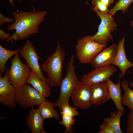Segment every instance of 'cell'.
Segmentation results:
<instances>
[{"mask_svg":"<svg viewBox=\"0 0 133 133\" xmlns=\"http://www.w3.org/2000/svg\"><path fill=\"white\" fill-rule=\"evenodd\" d=\"M47 14L46 11H37L35 10L29 12L22 11L12 13L15 22L9 25V31L15 32L7 40V41L22 40L29 38L33 34L39 33V27L43 21Z\"/></svg>","mask_w":133,"mask_h":133,"instance_id":"1","label":"cell"},{"mask_svg":"<svg viewBox=\"0 0 133 133\" xmlns=\"http://www.w3.org/2000/svg\"><path fill=\"white\" fill-rule=\"evenodd\" d=\"M65 55L66 52L58 41L55 52L49 55L41 65V70L47 74V83L51 87L60 86Z\"/></svg>","mask_w":133,"mask_h":133,"instance_id":"2","label":"cell"},{"mask_svg":"<svg viewBox=\"0 0 133 133\" xmlns=\"http://www.w3.org/2000/svg\"><path fill=\"white\" fill-rule=\"evenodd\" d=\"M74 57V55H72L68 63L66 74L61 81L59 96L55 103L54 107L60 108L63 105L69 104V99L73 91L80 82L76 73Z\"/></svg>","mask_w":133,"mask_h":133,"instance_id":"3","label":"cell"},{"mask_svg":"<svg viewBox=\"0 0 133 133\" xmlns=\"http://www.w3.org/2000/svg\"><path fill=\"white\" fill-rule=\"evenodd\" d=\"M91 8L97 13L101 22L99 25L97 32L94 35L90 36V38L96 42L106 46L111 41H113L111 32L116 30L117 25L115 18L113 16L108 13L103 14L94 7H91Z\"/></svg>","mask_w":133,"mask_h":133,"instance_id":"4","label":"cell"},{"mask_svg":"<svg viewBox=\"0 0 133 133\" xmlns=\"http://www.w3.org/2000/svg\"><path fill=\"white\" fill-rule=\"evenodd\" d=\"M90 36L87 35L80 38L75 47L76 57L82 64L90 63L106 46L94 42Z\"/></svg>","mask_w":133,"mask_h":133,"instance_id":"5","label":"cell"},{"mask_svg":"<svg viewBox=\"0 0 133 133\" xmlns=\"http://www.w3.org/2000/svg\"><path fill=\"white\" fill-rule=\"evenodd\" d=\"M11 62L10 67L6 72L9 82L17 88L26 83L32 70L26 63H22L18 53L14 55Z\"/></svg>","mask_w":133,"mask_h":133,"instance_id":"6","label":"cell"},{"mask_svg":"<svg viewBox=\"0 0 133 133\" xmlns=\"http://www.w3.org/2000/svg\"><path fill=\"white\" fill-rule=\"evenodd\" d=\"M46 100L45 98L29 84L25 83L16 89V102L24 109L31 108L35 105L38 106Z\"/></svg>","mask_w":133,"mask_h":133,"instance_id":"7","label":"cell"},{"mask_svg":"<svg viewBox=\"0 0 133 133\" xmlns=\"http://www.w3.org/2000/svg\"><path fill=\"white\" fill-rule=\"evenodd\" d=\"M19 53L32 71L36 74L42 81L47 83L46 78L43 75L39 64V59L40 58L30 40L26 41L25 44L20 49Z\"/></svg>","mask_w":133,"mask_h":133,"instance_id":"8","label":"cell"},{"mask_svg":"<svg viewBox=\"0 0 133 133\" xmlns=\"http://www.w3.org/2000/svg\"><path fill=\"white\" fill-rule=\"evenodd\" d=\"M117 70L116 67L111 65L94 68L83 74L81 82L90 86L106 82Z\"/></svg>","mask_w":133,"mask_h":133,"instance_id":"9","label":"cell"},{"mask_svg":"<svg viewBox=\"0 0 133 133\" xmlns=\"http://www.w3.org/2000/svg\"><path fill=\"white\" fill-rule=\"evenodd\" d=\"M90 86L80 82L70 96L74 105L82 109H87L91 105Z\"/></svg>","mask_w":133,"mask_h":133,"instance_id":"10","label":"cell"},{"mask_svg":"<svg viewBox=\"0 0 133 133\" xmlns=\"http://www.w3.org/2000/svg\"><path fill=\"white\" fill-rule=\"evenodd\" d=\"M16 89L9 82L7 74L0 75V102L12 109L16 107Z\"/></svg>","mask_w":133,"mask_h":133,"instance_id":"11","label":"cell"},{"mask_svg":"<svg viewBox=\"0 0 133 133\" xmlns=\"http://www.w3.org/2000/svg\"><path fill=\"white\" fill-rule=\"evenodd\" d=\"M117 46L114 43L103 50L91 61L92 66L95 68L113 64L117 52Z\"/></svg>","mask_w":133,"mask_h":133,"instance_id":"12","label":"cell"},{"mask_svg":"<svg viewBox=\"0 0 133 133\" xmlns=\"http://www.w3.org/2000/svg\"><path fill=\"white\" fill-rule=\"evenodd\" d=\"M90 89L91 105H102L110 99L106 81L91 85Z\"/></svg>","mask_w":133,"mask_h":133,"instance_id":"13","label":"cell"},{"mask_svg":"<svg viewBox=\"0 0 133 133\" xmlns=\"http://www.w3.org/2000/svg\"><path fill=\"white\" fill-rule=\"evenodd\" d=\"M125 37L119 40L117 46V52L113 64L117 67L121 72V78H123L127 70L130 67H133V63L128 59L124 47Z\"/></svg>","mask_w":133,"mask_h":133,"instance_id":"14","label":"cell"},{"mask_svg":"<svg viewBox=\"0 0 133 133\" xmlns=\"http://www.w3.org/2000/svg\"><path fill=\"white\" fill-rule=\"evenodd\" d=\"M45 119L42 116L39 108H32L25 118L27 126L30 129L32 133H39L43 130Z\"/></svg>","mask_w":133,"mask_h":133,"instance_id":"15","label":"cell"},{"mask_svg":"<svg viewBox=\"0 0 133 133\" xmlns=\"http://www.w3.org/2000/svg\"><path fill=\"white\" fill-rule=\"evenodd\" d=\"M118 75V81L116 84L114 83L110 78L106 81L108 92L110 99L113 101L117 110L125 111V109L121 103L122 91L120 84L121 73L119 74Z\"/></svg>","mask_w":133,"mask_h":133,"instance_id":"16","label":"cell"},{"mask_svg":"<svg viewBox=\"0 0 133 133\" xmlns=\"http://www.w3.org/2000/svg\"><path fill=\"white\" fill-rule=\"evenodd\" d=\"M26 83L31 84L46 98L49 97L50 95L51 86L42 81L39 76L32 71L27 79Z\"/></svg>","mask_w":133,"mask_h":133,"instance_id":"17","label":"cell"},{"mask_svg":"<svg viewBox=\"0 0 133 133\" xmlns=\"http://www.w3.org/2000/svg\"><path fill=\"white\" fill-rule=\"evenodd\" d=\"M55 103L46 100L38 106L40 114L44 119L54 118L59 120L60 117L57 110L54 108Z\"/></svg>","mask_w":133,"mask_h":133,"instance_id":"18","label":"cell"},{"mask_svg":"<svg viewBox=\"0 0 133 133\" xmlns=\"http://www.w3.org/2000/svg\"><path fill=\"white\" fill-rule=\"evenodd\" d=\"M124 111L117 110V112H111L109 117H105L103 119L104 123L110 126L116 133H122L120 126V121Z\"/></svg>","mask_w":133,"mask_h":133,"instance_id":"19","label":"cell"},{"mask_svg":"<svg viewBox=\"0 0 133 133\" xmlns=\"http://www.w3.org/2000/svg\"><path fill=\"white\" fill-rule=\"evenodd\" d=\"M129 82L127 80L123 81L121 86L124 91L122 96L121 103L123 105L127 106L130 110L133 109V90L128 86Z\"/></svg>","mask_w":133,"mask_h":133,"instance_id":"20","label":"cell"},{"mask_svg":"<svg viewBox=\"0 0 133 133\" xmlns=\"http://www.w3.org/2000/svg\"><path fill=\"white\" fill-rule=\"evenodd\" d=\"M20 49L14 50H7L0 45V74L2 75L7 69L5 66L8 60L16 54L19 52Z\"/></svg>","mask_w":133,"mask_h":133,"instance_id":"21","label":"cell"},{"mask_svg":"<svg viewBox=\"0 0 133 133\" xmlns=\"http://www.w3.org/2000/svg\"><path fill=\"white\" fill-rule=\"evenodd\" d=\"M133 2V0H119L115 3V6L109 10L108 13L112 16L115 15L116 12L121 11L124 14L128 10L130 4Z\"/></svg>","mask_w":133,"mask_h":133,"instance_id":"22","label":"cell"},{"mask_svg":"<svg viewBox=\"0 0 133 133\" xmlns=\"http://www.w3.org/2000/svg\"><path fill=\"white\" fill-rule=\"evenodd\" d=\"M75 119L73 117L64 114H62V120L59 123L64 126L66 128L65 133H69L72 131V126L75 123Z\"/></svg>","mask_w":133,"mask_h":133,"instance_id":"23","label":"cell"},{"mask_svg":"<svg viewBox=\"0 0 133 133\" xmlns=\"http://www.w3.org/2000/svg\"><path fill=\"white\" fill-rule=\"evenodd\" d=\"M60 109H61V115L64 114L74 117L79 114L77 110V108L71 107L69 104L63 105Z\"/></svg>","mask_w":133,"mask_h":133,"instance_id":"24","label":"cell"},{"mask_svg":"<svg viewBox=\"0 0 133 133\" xmlns=\"http://www.w3.org/2000/svg\"><path fill=\"white\" fill-rule=\"evenodd\" d=\"M92 2L94 7L99 11L104 14H108V7L100 0H92Z\"/></svg>","mask_w":133,"mask_h":133,"instance_id":"25","label":"cell"},{"mask_svg":"<svg viewBox=\"0 0 133 133\" xmlns=\"http://www.w3.org/2000/svg\"><path fill=\"white\" fill-rule=\"evenodd\" d=\"M126 131L127 133H133V109L131 110L128 117Z\"/></svg>","mask_w":133,"mask_h":133,"instance_id":"26","label":"cell"},{"mask_svg":"<svg viewBox=\"0 0 133 133\" xmlns=\"http://www.w3.org/2000/svg\"><path fill=\"white\" fill-rule=\"evenodd\" d=\"M99 129V133H116L110 126L104 123L100 126Z\"/></svg>","mask_w":133,"mask_h":133,"instance_id":"27","label":"cell"},{"mask_svg":"<svg viewBox=\"0 0 133 133\" xmlns=\"http://www.w3.org/2000/svg\"><path fill=\"white\" fill-rule=\"evenodd\" d=\"M0 25L3 24L5 22H11L15 21V19L9 18L4 16L2 14L0 13Z\"/></svg>","mask_w":133,"mask_h":133,"instance_id":"28","label":"cell"},{"mask_svg":"<svg viewBox=\"0 0 133 133\" xmlns=\"http://www.w3.org/2000/svg\"><path fill=\"white\" fill-rule=\"evenodd\" d=\"M11 34L6 33L3 31L0 30V39L2 41H4L5 40L7 39L11 36Z\"/></svg>","mask_w":133,"mask_h":133,"instance_id":"29","label":"cell"},{"mask_svg":"<svg viewBox=\"0 0 133 133\" xmlns=\"http://www.w3.org/2000/svg\"><path fill=\"white\" fill-rule=\"evenodd\" d=\"M108 7L111 6L110 5L113 4L114 0H100Z\"/></svg>","mask_w":133,"mask_h":133,"instance_id":"30","label":"cell"},{"mask_svg":"<svg viewBox=\"0 0 133 133\" xmlns=\"http://www.w3.org/2000/svg\"><path fill=\"white\" fill-rule=\"evenodd\" d=\"M10 4L13 6L14 7L15 5L14 3L13 0H8ZM21 0H18L19 1H21Z\"/></svg>","mask_w":133,"mask_h":133,"instance_id":"31","label":"cell"},{"mask_svg":"<svg viewBox=\"0 0 133 133\" xmlns=\"http://www.w3.org/2000/svg\"><path fill=\"white\" fill-rule=\"evenodd\" d=\"M132 73L133 78V69L132 71ZM129 84L131 87L133 88V82H129Z\"/></svg>","mask_w":133,"mask_h":133,"instance_id":"32","label":"cell"},{"mask_svg":"<svg viewBox=\"0 0 133 133\" xmlns=\"http://www.w3.org/2000/svg\"><path fill=\"white\" fill-rule=\"evenodd\" d=\"M130 24L131 27H133V18L130 23Z\"/></svg>","mask_w":133,"mask_h":133,"instance_id":"33","label":"cell"}]
</instances>
